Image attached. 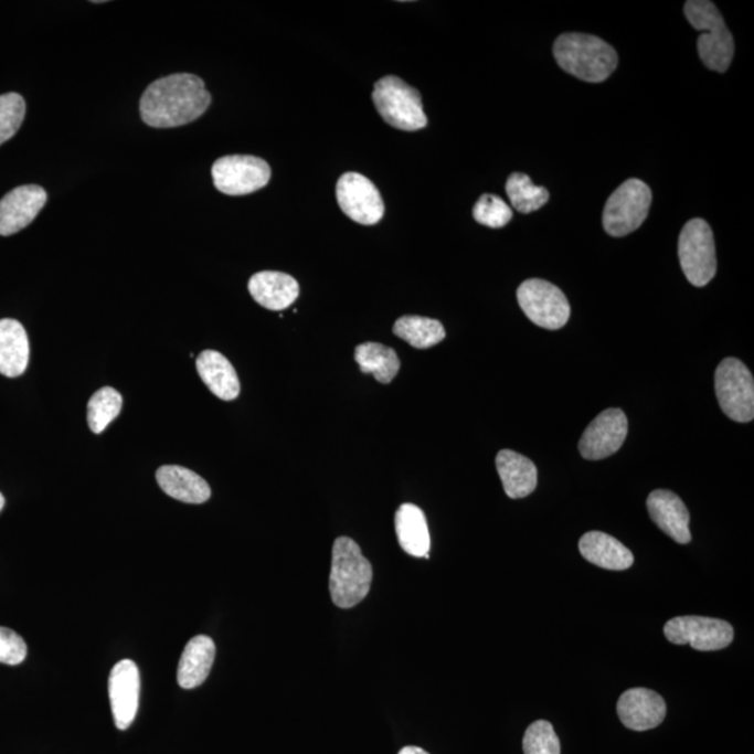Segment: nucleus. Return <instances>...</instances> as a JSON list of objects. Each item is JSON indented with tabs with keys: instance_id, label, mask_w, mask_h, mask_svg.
<instances>
[{
	"instance_id": "1",
	"label": "nucleus",
	"mask_w": 754,
	"mask_h": 754,
	"mask_svg": "<svg viewBox=\"0 0 754 754\" xmlns=\"http://www.w3.org/2000/svg\"><path fill=\"white\" fill-rule=\"evenodd\" d=\"M211 96L202 78L178 73L160 78L146 88L140 115L157 129L178 128L199 119L209 109Z\"/></svg>"
},
{
	"instance_id": "2",
	"label": "nucleus",
	"mask_w": 754,
	"mask_h": 754,
	"mask_svg": "<svg viewBox=\"0 0 754 754\" xmlns=\"http://www.w3.org/2000/svg\"><path fill=\"white\" fill-rule=\"evenodd\" d=\"M553 55L564 72L588 83L606 81L619 62L618 54L608 42L580 33L559 36L553 45Z\"/></svg>"
},
{
	"instance_id": "3",
	"label": "nucleus",
	"mask_w": 754,
	"mask_h": 754,
	"mask_svg": "<svg viewBox=\"0 0 754 754\" xmlns=\"http://www.w3.org/2000/svg\"><path fill=\"white\" fill-rule=\"evenodd\" d=\"M373 567L360 545L348 537L337 538L331 559L330 595L336 606L350 609L362 603L371 590Z\"/></svg>"
},
{
	"instance_id": "4",
	"label": "nucleus",
	"mask_w": 754,
	"mask_h": 754,
	"mask_svg": "<svg viewBox=\"0 0 754 754\" xmlns=\"http://www.w3.org/2000/svg\"><path fill=\"white\" fill-rule=\"evenodd\" d=\"M684 14L701 33L698 41L701 62L711 71L726 72L734 60L735 44L719 8L709 0H690L684 4Z\"/></svg>"
},
{
	"instance_id": "5",
	"label": "nucleus",
	"mask_w": 754,
	"mask_h": 754,
	"mask_svg": "<svg viewBox=\"0 0 754 754\" xmlns=\"http://www.w3.org/2000/svg\"><path fill=\"white\" fill-rule=\"evenodd\" d=\"M373 103L384 123L395 129L416 131L428 125L418 89L400 77L386 76L376 82Z\"/></svg>"
},
{
	"instance_id": "6",
	"label": "nucleus",
	"mask_w": 754,
	"mask_h": 754,
	"mask_svg": "<svg viewBox=\"0 0 754 754\" xmlns=\"http://www.w3.org/2000/svg\"><path fill=\"white\" fill-rule=\"evenodd\" d=\"M651 200V189L640 179L622 183L605 204L604 230L616 238L639 230L650 211Z\"/></svg>"
},
{
	"instance_id": "7",
	"label": "nucleus",
	"mask_w": 754,
	"mask_h": 754,
	"mask_svg": "<svg viewBox=\"0 0 754 754\" xmlns=\"http://www.w3.org/2000/svg\"><path fill=\"white\" fill-rule=\"evenodd\" d=\"M680 267L694 287H704L716 273L713 231L704 220L693 219L683 226L678 245Z\"/></svg>"
},
{
	"instance_id": "8",
	"label": "nucleus",
	"mask_w": 754,
	"mask_h": 754,
	"mask_svg": "<svg viewBox=\"0 0 754 754\" xmlns=\"http://www.w3.org/2000/svg\"><path fill=\"white\" fill-rule=\"evenodd\" d=\"M715 393L722 413L746 424L754 418V381L745 363L726 358L715 371Z\"/></svg>"
},
{
	"instance_id": "9",
	"label": "nucleus",
	"mask_w": 754,
	"mask_h": 754,
	"mask_svg": "<svg viewBox=\"0 0 754 754\" xmlns=\"http://www.w3.org/2000/svg\"><path fill=\"white\" fill-rule=\"evenodd\" d=\"M517 299L527 318L544 329H562L571 318L566 295L545 279H527L517 289Z\"/></svg>"
},
{
	"instance_id": "10",
	"label": "nucleus",
	"mask_w": 754,
	"mask_h": 754,
	"mask_svg": "<svg viewBox=\"0 0 754 754\" xmlns=\"http://www.w3.org/2000/svg\"><path fill=\"white\" fill-rule=\"evenodd\" d=\"M214 187L229 197H245L265 188L272 178L270 166L255 156H226L214 162Z\"/></svg>"
},
{
	"instance_id": "11",
	"label": "nucleus",
	"mask_w": 754,
	"mask_h": 754,
	"mask_svg": "<svg viewBox=\"0 0 754 754\" xmlns=\"http://www.w3.org/2000/svg\"><path fill=\"white\" fill-rule=\"evenodd\" d=\"M663 635L672 645H690L698 651H719L734 641L735 631L726 620L705 616H678L667 622Z\"/></svg>"
},
{
	"instance_id": "12",
	"label": "nucleus",
	"mask_w": 754,
	"mask_h": 754,
	"mask_svg": "<svg viewBox=\"0 0 754 754\" xmlns=\"http://www.w3.org/2000/svg\"><path fill=\"white\" fill-rule=\"evenodd\" d=\"M337 202L352 221L374 225L383 219L384 203L381 192L371 179L357 172H347L337 182Z\"/></svg>"
},
{
	"instance_id": "13",
	"label": "nucleus",
	"mask_w": 754,
	"mask_h": 754,
	"mask_svg": "<svg viewBox=\"0 0 754 754\" xmlns=\"http://www.w3.org/2000/svg\"><path fill=\"white\" fill-rule=\"evenodd\" d=\"M627 418L619 408L605 410L584 431L578 450L587 460H603L615 455L627 436Z\"/></svg>"
},
{
	"instance_id": "14",
	"label": "nucleus",
	"mask_w": 754,
	"mask_h": 754,
	"mask_svg": "<svg viewBox=\"0 0 754 754\" xmlns=\"http://www.w3.org/2000/svg\"><path fill=\"white\" fill-rule=\"evenodd\" d=\"M109 701L115 725L128 730L135 721L140 698V673L134 661L124 659L116 663L109 675Z\"/></svg>"
},
{
	"instance_id": "15",
	"label": "nucleus",
	"mask_w": 754,
	"mask_h": 754,
	"mask_svg": "<svg viewBox=\"0 0 754 754\" xmlns=\"http://www.w3.org/2000/svg\"><path fill=\"white\" fill-rule=\"evenodd\" d=\"M46 192L39 184H24L0 200V235L18 234L33 223L46 203Z\"/></svg>"
},
{
	"instance_id": "16",
	"label": "nucleus",
	"mask_w": 754,
	"mask_h": 754,
	"mask_svg": "<svg viewBox=\"0 0 754 754\" xmlns=\"http://www.w3.org/2000/svg\"><path fill=\"white\" fill-rule=\"evenodd\" d=\"M618 715L626 728L643 732L662 724L667 716V703L657 692L646 688L626 690L618 701Z\"/></svg>"
},
{
	"instance_id": "17",
	"label": "nucleus",
	"mask_w": 754,
	"mask_h": 754,
	"mask_svg": "<svg viewBox=\"0 0 754 754\" xmlns=\"http://www.w3.org/2000/svg\"><path fill=\"white\" fill-rule=\"evenodd\" d=\"M648 514L659 530L666 532L678 544H689L690 514L687 505L671 490L657 489L647 499Z\"/></svg>"
},
{
	"instance_id": "18",
	"label": "nucleus",
	"mask_w": 754,
	"mask_h": 754,
	"mask_svg": "<svg viewBox=\"0 0 754 754\" xmlns=\"http://www.w3.org/2000/svg\"><path fill=\"white\" fill-rule=\"evenodd\" d=\"M249 293L258 305L268 310L289 308L299 297L297 279L279 272L256 273L249 279Z\"/></svg>"
},
{
	"instance_id": "19",
	"label": "nucleus",
	"mask_w": 754,
	"mask_h": 754,
	"mask_svg": "<svg viewBox=\"0 0 754 754\" xmlns=\"http://www.w3.org/2000/svg\"><path fill=\"white\" fill-rule=\"evenodd\" d=\"M578 550L585 561L606 571H626L635 562L629 548L601 531H590L584 534L578 542Z\"/></svg>"
},
{
	"instance_id": "20",
	"label": "nucleus",
	"mask_w": 754,
	"mask_h": 754,
	"mask_svg": "<svg viewBox=\"0 0 754 754\" xmlns=\"http://www.w3.org/2000/svg\"><path fill=\"white\" fill-rule=\"evenodd\" d=\"M197 368L210 392L224 402H232L241 393L238 374L223 353L208 350L200 353Z\"/></svg>"
},
{
	"instance_id": "21",
	"label": "nucleus",
	"mask_w": 754,
	"mask_h": 754,
	"mask_svg": "<svg viewBox=\"0 0 754 754\" xmlns=\"http://www.w3.org/2000/svg\"><path fill=\"white\" fill-rule=\"evenodd\" d=\"M497 468L505 492L510 499H523L534 492L538 469L530 458L513 450H502L497 456Z\"/></svg>"
},
{
	"instance_id": "22",
	"label": "nucleus",
	"mask_w": 754,
	"mask_h": 754,
	"mask_svg": "<svg viewBox=\"0 0 754 754\" xmlns=\"http://www.w3.org/2000/svg\"><path fill=\"white\" fill-rule=\"evenodd\" d=\"M160 488L179 502L202 505L211 497L210 485L191 469L179 466H162L157 471Z\"/></svg>"
},
{
	"instance_id": "23",
	"label": "nucleus",
	"mask_w": 754,
	"mask_h": 754,
	"mask_svg": "<svg viewBox=\"0 0 754 754\" xmlns=\"http://www.w3.org/2000/svg\"><path fill=\"white\" fill-rule=\"evenodd\" d=\"M29 361V337L23 325L14 319L0 320V373L7 378L21 376Z\"/></svg>"
},
{
	"instance_id": "24",
	"label": "nucleus",
	"mask_w": 754,
	"mask_h": 754,
	"mask_svg": "<svg viewBox=\"0 0 754 754\" xmlns=\"http://www.w3.org/2000/svg\"><path fill=\"white\" fill-rule=\"evenodd\" d=\"M395 534L404 552L429 559L431 535L426 517L418 506L405 503L395 513Z\"/></svg>"
},
{
	"instance_id": "25",
	"label": "nucleus",
	"mask_w": 754,
	"mask_h": 754,
	"mask_svg": "<svg viewBox=\"0 0 754 754\" xmlns=\"http://www.w3.org/2000/svg\"><path fill=\"white\" fill-rule=\"evenodd\" d=\"M214 658V641L208 636L193 637L184 647L181 661H179V687L187 690L200 687L208 679Z\"/></svg>"
},
{
	"instance_id": "26",
	"label": "nucleus",
	"mask_w": 754,
	"mask_h": 754,
	"mask_svg": "<svg viewBox=\"0 0 754 754\" xmlns=\"http://www.w3.org/2000/svg\"><path fill=\"white\" fill-rule=\"evenodd\" d=\"M355 361L362 373L373 374V378L383 384L392 383L402 367L393 348L379 344V342H365V344L358 346Z\"/></svg>"
},
{
	"instance_id": "27",
	"label": "nucleus",
	"mask_w": 754,
	"mask_h": 754,
	"mask_svg": "<svg viewBox=\"0 0 754 754\" xmlns=\"http://www.w3.org/2000/svg\"><path fill=\"white\" fill-rule=\"evenodd\" d=\"M393 333L411 347L426 350L445 340V327L439 320L422 316H403L393 326Z\"/></svg>"
},
{
	"instance_id": "28",
	"label": "nucleus",
	"mask_w": 754,
	"mask_h": 754,
	"mask_svg": "<svg viewBox=\"0 0 754 754\" xmlns=\"http://www.w3.org/2000/svg\"><path fill=\"white\" fill-rule=\"evenodd\" d=\"M506 192L511 205L523 214L534 213L550 202L548 189L537 187L525 173H511L506 183Z\"/></svg>"
},
{
	"instance_id": "29",
	"label": "nucleus",
	"mask_w": 754,
	"mask_h": 754,
	"mask_svg": "<svg viewBox=\"0 0 754 754\" xmlns=\"http://www.w3.org/2000/svg\"><path fill=\"white\" fill-rule=\"evenodd\" d=\"M123 395L113 387L99 389L87 405V421L93 434H103L123 410Z\"/></svg>"
},
{
	"instance_id": "30",
	"label": "nucleus",
	"mask_w": 754,
	"mask_h": 754,
	"mask_svg": "<svg viewBox=\"0 0 754 754\" xmlns=\"http://www.w3.org/2000/svg\"><path fill=\"white\" fill-rule=\"evenodd\" d=\"M524 754H561V741L551 722H532L523 737Z\"/></svg>"
},
{
	"instance_id": "31",
	"label": "nucleus",
	"mask_w": 754,
	"mask_h": 754,
	"mask_svg": "<svg viewBox=\"0 0 754 754\" xmlns=\"http://www.w3.org/2000/svg\"><path fill=\"white\" fill-rule=\"evenodd\" d=\"M472 214L477 223L495 230L503 229L513 219V211L509 204L497 194H484L474 208Z\"/></svg>"
},
{
	"instance_id": "32",
	"label": "nucleus",
	"mask_w": 754,
	"mask_h": 754,
	"mask_svg": "<svg viewBox=\"0 0 754 754\" xmlns=\"http://www.w3.org/2000/svg\"><path fill=\"white\" fill-rule=\"evenodd\" d=\"M25 116L24 98L18 93L0 96V146L18 134Z\"/></svg>"
},
{
	"instance_id": "33",
	"label": "nucleus",
	"mask_w": 754,
	"mask_h": 754,
	"mask_svg": "<svg viewBox=\"0 0 754 754\" xmlns=\"http://www.w3.org/2000/svg\"><path fill=\"white\" fill-rule=\"evenodd\" d=\"M28 657V645L18 633L0 627V662L19 666Z\"/></svg>"
},
{
	"instance_id": "34",
	"label": "nucleus",
	"mask_w": 754,
	"mask_h": 754,
	"mask_svg": "<svg viewBox=\"0 0 754 754\" xmlns=\"http://www.w3.org/2000/svg\"><path fill=\"white\" fill-rule=\"evenodd\" d=\"M399 754H429L428 752L424 751V748L418 747V746H405L400 751Z\"/></svg>"
},
{
	"instance_id": "35",
	"label": "nucleus",
	"mask_w": 754,
	"mask_h": 754,
	"mask_svg": "<svg viewBox=\"0 0 754 754\" xmlns=\"http://www.w3.org/2000/svg\"><path fill=\"white\" fill-rule=\"evenodd\" d=\"M3 508H4V498H3V495L0 493V511H2Z\"/></svg>"
}]
</instances>
